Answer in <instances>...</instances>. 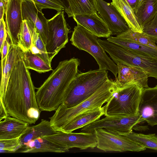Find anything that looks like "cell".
Returning <instances> with one entry per match:
<instances>
[{"label":"cell","mask_w":157,"mask_h":157,"mask_svg":"<svg viewBox=\"0 0 157 157\" xmlns=\"http://www.w3.org/2000/svg\"><path fill=\"white\" fill-rule=\"evenodd\" d=\"M24 55L16 62L2 101L9 116L34 124L41 111L38 105L30 73L25 64Z\"/></svg>","instance_id":"6da1fadb"},{"label":"cell","mask_w":157,"mask_h":157,"mask_svg":"<svg viewBox=\"0 0 157 157\" xmlns=\"http://www.w3.org/2000/svg\"><path fill=\"white\" fill-rule=\"evenodd\" d=\"M80 60L74 57L60 62L42 84L36 96L41 111H55L64 101L69 86L78 74Z\"/></svg>","instance_id":"7a4b0ae2"},{"label":"cell","mask_w":157,"mask_h":157,"mask_svg":"<svg viewBox=\"0 0 157 157\" xmlns=\"http://www.w3.org/2000/svg\"><path fill=\"white\" fill-rule=\"evenodd\" d=\"M117 84L115 81L108 78L93 95L73 107L67 108L63 104L55 110L49 118L52 126L57 131L72 119L89 110L102 106L106 103L116 90Z\"/></svg>","instance_id":"3957f363"},{"label":"cell","mask_w":157,"mask_h":157,"mask_svg":"<svg viewBox=\"0 0 157 157\" xmlns=\"http://www.w3.org/2000/svg\"><path fill=\"white\" fill-rule=\"evenodd\" d=\"M144 88L137 82L117 84L116 90L103 106L105 116L127 117L138 115Z\"/></svg>","instance_id":"277c9868"},{"label":"cell","mask_w":157,"mask_h":157,"mask_svg":"<svg viewBox=\"0 0 157 157\" xmlns=\"http://www.w3.org/2000/svg\"><path fill=\"white\" fill-rule=\"evenodd\" d=\"M108 71L99 69L78 73L71 83L63 103L74 106L95 92L108 79Z\"/></svg>","instance_id":"5b68a950"},{"label":"cell","mask_w":157,"mask_h":157,"mask_svg":"<svg viewBox=\"0 0 157 157\" xmlns=\"http://www.w3.org/2000/svg\"><path fill=\"white\" fill-rule=\"evenodd\" d=\"M98 37L81 25L77 24L74 27L70 40L73 45L92 56L98 63L99 69L110 71L116 78L118 73L117 64L107 55L98 43Z\"/></svg>","instance_id":"8992f818"},{"label":"cell","mask_w":157,"mask_h":157,"mask_svg":"<svg viewBox=\"0 0 157 157\" xmlns=\"http://www.w3.org/2000/svg\"><path fill=\"white\" fill-rule=\"evenodd\" d=\"M98 41L116 64L140 68L148 77L157 79V58L138 54L107 39L98 38Z\"/></svg>","instance_id":"52a82bcc"},{"label":"cell","mask_w":157,"mask_h":157,"mask_svg":"<svg viewBox=\"0 0 157 157\" xmlns=\"http://www.w3.org/2000/svg\"><path fill=\"white\" fill-rule=\"evenodd\" d=\"M48 33L45 46L49 59L52 62L68 42L70 29L67 26L64 11L57 12L52 18L48 19Z\"/></svg>","instance_id":"ba28073f"},{"label":"cell","mask_w":157,"mask_h":157,"mask_svg":"<svg viewBox=\"0 0 157 157\" xmlns=\"http://www.w3.org/2000/svg\"><path fill=\"white\" fill-rule=\"evenodd\" d=\"M97 148L105 151L139 152L146 149L137 143L119 133L110 130L99 128L94 130Z\"/></svg>","instance_id":"9c48e42d"},{"label":"cell","mask_w":157,"mask_h":157,"mask_svg":"<svg viewBox=\"0 0 157 157\" xmlns=\"http://www.w3.org/2000/svg\"><path fill=\"white\" fill-rule=\"evenodd\" d=\"M144 122L139 115L127 117L105 116L83 127L81 132L94 133L95 129L103 128L118 133H128L132 129L138 131L139 124Z\"/></svg>","instance_id":"30bf717a"},{"label":"cell","mask_w":157,"mask_h":157,"mask_svg":"<svg viewBox=\"0 0 157 157\" xmlns=\"http://www.w3.org/2000/svg\"><path fill=\"white\" fill-rule=\"evenodd\" d=\"M43 137L68 149L73 148H77L81 150L93 149L97 145L95 133L58 131L56 134Z\"/></svg>","instance_id":"8fae6325"},{"label":"cell","mask_w":157,"mask_h":157,"mask_svg":"<svg viewBox=\"0 0 157 157\" xmlns=\"http://www.w3.org/2000/svg\"><path fill=\"white\" fill-rule=\"evenodd\" d=\"M23 0H9L6 5V23L8 36L12 44L18 46L19 35L23 23L21 9Z\"/></svg>","instance_id":"7c38bea8"},{"label":"cell","mask_w":157,"mask_h":157,"mask_svg":"<svg viewBox=\"0 0 157 157\" xmlns=\"http://www.w3.org/2000/svg\"><path fill=\"white\" fill-rule=\"evenodd\" d=\"M97 12L112 33L117 35L130 29L116 8L104 0H96Z\"/></svg>","instance_id":"4fadbf2b"},{"label":"cell","mask_w":157,"mask_h":157,"mask_svg":"<svg viewBox=\"0 0 157 157\" xmlns=\"http://www.w3.org/2000/svg\"><path fill=\"white\" fill-rule=\"evenodd\" d=\"M21 9L23 20L36 29L45 44L48 33V19L45 17L42 10L33 2L25 1L22 2Z\"/></svg>","instance_id":"5bb4252c"},{"label":"cell","mask_w":157,"mask_h":157,"mask_svg":"<svg viewBox=\"0 0 157 157\" xmlns=\"http://www.w3.org/2000/svg\"><path fill=\"white\" fill-rule=\"evenodd\" d=\"M139 115L151 126L157 125V87L144 88Z\"/></svg>","instance_id":"9a60e30c"},{"label":"cell","mask_w":157,"mask_h":157,"mask_svg":"<svg viewBox=\"0 0 157 157\" xmlns=\"http://www.w3.org/2000/svg\"><path fill=\"white\" fill-rule=\"evenodd\" d=\"M73 18L77 24L81 25L98 37L108 38L112 35L107 25L97 13L76 15Z\"/></svg>","instance_id":"2e32d148"},{"label":"cell","mask_w":157,"mask_h":157,"mask_svg":"<svg viewBox=\"0 0 157 157\" xmlns=\"http://www.w3.org/2000/svg\"><path fill=\"white\" fill-rule=\"evenodd\" d=\"M24 54V52L21 48L10 44L6 57L1 60L0 98L2 99L5 94L10 77L16 63Z\"/></svg>","instance_id":"e0dca14e"},{"label":"cell","mask_w":157,"mask_h":157,"mask_svg":"<svg viewBox=\"0 0 157 157\" xmlns=\"http://www.w3.org/2000/svg\"><path fill=\"white\" fill-rule=\"evenodd\" d=\"M117 64L118 67V76L115 81L117 84L123 85L137 82L144 88L149 87L148 84V76L141 69L121 63Z\"/></svg>","instance_id":"ac0fdd59"},{"label":"cell","mask_w":157,"mask_h":157,"mask_svg":"<svg viewBox=\"0 0 157 157\" xmlns=\"http://www.w3.org/2000/svg\"><path fill=\"white\" fill-rule=\"evenodd\" d=\"M105 115L103 106L89 110L75 117L60 128L58 131L72 132L100 119L101 117Z\"/></svg>","instance_id":"d6986e66"},{"label":"cell","mask_w":157,"mask_h":157,"mask_svg":"<svg viewBox=\"0 0 157 157\" xmlns=\"http://www.w3.org/2000/svg\"><path fill=\"white\" fill-rule=\"evenodd\" d=\"M29 124L10 116L0 122V140L13 139L21 136L27 131Z\"/></svg>","instance_id":"ffe728a7"},{"label":"cell","mask_w":157,"mask_h":157,"mask_svg":"<svg viewBox=\"0 0 157 157\" xmlns=\"http://www.w3.org/2000/svg\"><path fill=\"white\" fill-rule=\"evenodd\" d=\"M17 151L18 152L23 153H63L68 151L69 150L40 137L25 143Z\"/></svg>","instance_id":"44dd1931"},{"label":"cell","mask_w":157,"mask_h":157,"mask_svg":"<svg viewBox=\"0 0 157 157\" xmlns=\"http://www.w3.org/2000/svg\"><path fill=\"white\" fill-rule=\"evenodd\" d=\"M58 132L52 126L49 121L41 119L38 124L29 126L26 132L21 136L17 151L21 148L25 143L29 141L38 137L55 134Z\"/></svg>","instance_id":"7402d4cb"},{"label":"cell","mask_w":157,"mask_h":157,"mask_svg":"<svg viewBox=\"0 0 157 157\" xmlns=\"http://www.w3.org/2000/svg\"><path fill=\"white\" fill-rule=\"evenodd\" d=\"M114 6L124 18L130 29L134 32H143L134 11L126 0H112L110 3Z\"/></svg>","instance_id":"603a6c76"},{"label":"cell","mask_w":157,"mask_h":157,"mask_svg":"<svg viewBox=\"0 0 157 157\" xmlns=\"http://www.w3.org/2000/svg\"><path fill=\"white\" fill-rule=\"evenodd\" d=\"M107 40L141 55L157 58V50L135 42L110 36Z\"/></svg>","instance_id":"cb8c5ba5"},{"label":"cell","mask_w":157,"mask_h":157,"mask_svg":"<svg viewBox=\"0 0 157 157\" xmlns=\"http://www.w3.org/2000/svg\"><path fill=\"white\" fill-rule=\"evenodd\" d=\"M67 1L68 8L66 13L69 17L97 12L96 0H67Z\"/></svg>","instance_id":"d4e9b609"},{"label":"cell","mask_w":157,"mask_h":157,"mask_svg":"<svg viewBox=\"0 0 157 157\" xmlns=\"http://www.w3.org/2000/svg\"><path fill=\"white\" fill-rule=\"evenodd\" d=\"M134 13L140 24L142 27L151 20L157 14V0H143Z\"/></svg>","instance_id":"484cf974"},{"label":"cell","mask_w":157,"mask_h":157,"mask_svg":"<svg viewBox=\"0 0 157 157\" xmlns=\"http://www.w3.org/2000/svg\"><path fill=\"white\" fill-rule=\"evenodd\" d=\"M23 60L26 67L40 73H44L52 70L48 64L39 56L33 54L30 49L24 51Z\"/></svg>","instance_id":"4316f807"},{"label":"cell","mask_w":157,"mask_h":157,"mask_svg":"<svg viewBox=\"0 0 157 157\" xmlns=\"http://www.w3.org/2000/svg\"><path fill=\"white\" fill-rule=\"evenodd\" d=\"M118 133L128 138L146 148L157 151V135L155 134H144L136 133L132 131L128 133Z\"/></svg>","instance_id":"83f0119b"},{"label":"cell","mask_w":157,"mask_h":157,"mask_svg":"<svg viewBox=\"0 0 157 157\" xmlns=\"http://www.w3.org/2000/svg\"><path fill=\"white\" fill-rule=\"evenodd\" d=\"M117 37L135 42L151 47L157 50V45L155 41L144 33L134 32L130 29L117 35Z\"/></svg>","instance_id":"f1b7e54d"},{"label":"cell","mask_w":157,"mask_h":157,"mask_svg":"<svg viewBox=\"0 0 157 157\" xmlns=\"http://www.w3.org/2000/svg\"><path fill=\"white\" fill-rule=\"evenodd\" d=\"M26 22L32 36V44L39 50L40 52V57L48 64L51 66V62L48 56L45 44L36 29L30 24Z\"/></svg>","instance_id":"f546056e"},{"label":"cell","mask_w":157,"mask_h":157,"mask_svg":"<svg viewBox=\"0 0 157 157\" xmlns=\"http://www.w3.org/2000/svg\"><path fill=\"white\" fill-rule=\"evenodd\" d=\"M18 46L23 51L30 49L32 44V36L25 20L23 21L21 30L19 35Z\"/></svg>","instance_id":"4dcf8cb0"},{"label":"cell","mask_w":157,"mask_h":157,"mask_svg":"<svg viewBox=\"0 0 157 157\" xmlns=\"http://www.w3.org/2000/svg\"><path fill=\"white\" fill-rule=\"evenodd\" d=\"M33 2L39 8L43 9H52L57 12L64 10L65 9L59 0H23Z\"/></svg>","instance_id":"1f68e13d"},{"label":"cell","mask_w":157,"mask_h":157,"mask_svg":"<svg viewBox=\"0 0 157 157\" xmlns=\"http://www.w3.org/2000/svg\"><path fill=\"white\" fill-rule=\"evenodd\" d=\"M21 136L6 140H0V149L10 152H15L19 145Z\"/></svg>","instance_id":"d6a6232c"},{"label":"cell","mask_w":157,"mask_h":157,"mask_svg":"<svg viewBox=\"0 0 157 157\" xmlns=\"http://www.w3.org/2000/svg\"><path fill=\"white\" fill-rule=\"evenodd\" d=\"M143 32L155 41L157 40V14L153 18L142 26Z\"/></svg>","instance_id":"836d02e7"},{"label":"cell","mask_w":157,"mask_h":157,"mask_svg":"<svg viewBox=\"0 0 157 157\" xmlns=\"http://www.w3.org/2000/svg\"><path fill=\"white\" fill-rule=\"evenodd\" d=\"M0 52H1L4 41L8 36L6 23L4 18L0 20Z\"/></svg>","instance_id":"e575fe53"},{"label":"cell","mask_w":157,"mask_h":157,"mask_svg":"<svg viewBox=\"0 0 157 157\" xmlns=\"http://www.w3.org/2000/svg\"><path fill=\"white\" fill-rule=\"evenodd\" d=\"M9 37L7 36V38L5 40L3 45L0 53L1 56V60H3L6 57L9 50L10 43L9 42L8 39Z\"/></svg>","instance_id":"d590c367"},{"label":"cell","mask_w":157,"mask_h":157,"mask_svg":"<svg viewBox=\"0 0 157 157\" xmlns=\"http://www.w3.org/2000/svg\"><path fill=\"white\" fill-rule=\"evenodd\" d=\"M9 116L2 100L0 98V121H2Z\"/></svg>","instance_id":"8d00e7d4"},{"label":"cell","mask_w":157,"mask_h":157,"mask_svg":"<svg viewBox=\"0 0 157 157\" xmlns=\"http://www.w3.org/2000/svg\"><path fill=\"white\" fill-rule=\"evenodd\" d=\"M143 0H126L135 12Z\"/></svg>","instance_id":"74e56055"},{"label":"cell","mask_w":157,"mask_h":157,"mask_svg":"<svg viewBox=\"0 0 157 157\" xmlns=\"http://www.w3.org/2000/svg\"><path fill=\"white\" fill-rule=\"evenodd\" d=\"M6 3L5 0H0V20L4 18Z\"/></svg>","instance_id":"f35d334b"},{"label":"cell","mask_w":157,"mask_h":157,"mask_svg":"<svg viewBox=\"0 0 157 157\" xmlns=\"http://www.w3.org/2000/svg\"><path fill=\"white\" fill-rule=\"evenodd\" d=\"M30 49L33 54H36L40 56V52L39 50L33 44Z\"/></svg>","instance_id":"ab89813d"},{"label":"cell","mask_w":157,"mask_h":157,"mask_svg":"<svg viewBox=\"0 0 157 157\" xmlns=\"http://www.w3.org/2000/svg\"><path fill=\"white\" fill-rule=\"evenodd\" d=\"M64 8V11L66 12L68 8V4L67 0H59Z\"/></svg>","instance_id":"60d3db41"},{"label":"cell","mask_w":157,"mask_h":157,"mask_svg":"<svg viewBox=\"0 0 157 157\" xmlns=\"http://www.w3.org/2000/svg\"><path fill=\"white\" fill-rule=\"evenodd\" d=\"M5 1L6 2H7L9 1V0H5Z\"/></svg>","instance_id":"b9f144b4"},{"label":"cell","mask_w":157,"mask_h":157,"mask_svg":"<svg viewBox=\"0 0 157 157\" xmlns=\"http://www.w3.org/2000/svg\"><path fill=\"white\" fill-rule=\"evenodd\" d=\"M155 86L157 87V85Z\"/></svg>","instance_id":"7bdbcfd3"}]
</instances>
